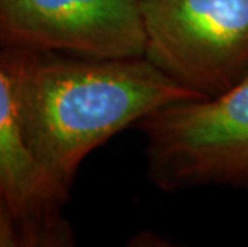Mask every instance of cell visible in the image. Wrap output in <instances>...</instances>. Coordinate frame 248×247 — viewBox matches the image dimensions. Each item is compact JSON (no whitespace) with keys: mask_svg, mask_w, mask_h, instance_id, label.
<instances>
[{"mask_svg":"<svg viewBox=\"0 0 248 247\" xmlns=\"http://www.w3.org/2000/svg\"><path fill=\"white\" fill-rule=\"evenodd\" d=\"M0 66L12 81L26 146L64 204L90 152L168 104L200 99L146 56L0 50Z\"/></svg>","mask_w":248,"mask_h":247,"instance_id":"obj_1","label":"cell"},{"mask_svg":"<svg viewBox=\"0 0 248 247\" xmlns=\"http://www.w3.org/2000/svg\"><path fill=\"white\" fill-rule=\"evenodd\" d=\"M138 127L147 178L159 190H248V77L219 97L168 104Z\"/></svg>","mask_w":248,"mask_h":247,"instance_id":"obj_2","label":"cell"},{"mask_svg":"<svg viewBox=\"0 0 248 247\" xmlns=\"http://www.w3.org/2000/svg\"><path fill=\"white\" fill-rule=\"evenodd\" d=\"M144 56L181 87L215 98L248 77V0H140Z\"/></svg>","mask_w":248,"mask_h":247,"instance_id":"obj_3","label":"cell"},{"mask_svg":"<svg viewBox=\"0 0 248 247\" xmlns=\"http://www.w3.org/2000/svg\"><path fill=\"white\" fill-rule=\"evenodd\" d=\"M0 50L94 60L144 56L140 0H0Z\"/></svg>","mask_w":248,"mask_h":247,"instance_id":"obj_4","label":"cell"},{"mask_svg":"<svg viewBox=\"0 0 248 247\" xmlns=\"http://www.w3.org/2000/svg\"><path fill=\"white\" fill-rule=\"evenodd\" d=\"M0 188L29 231L32 247L71 246L64 202L51 188L26 146L13 85L0 66Z\"/></svg>","mask_w":248,"mask_h":247,"instance_id":"obj_5","label":"cell"},{"mask_svg":"<svg viewBox=\"0 0 248 247\" xmlns=\"http://www.w3.org/2000/svg\"><path fill=\"white\" fill-rule=\"evenodd\" d=\"M0 247H32L29 231L0 188Z\"/></svg>","mask_w":248,"mask_h":247,"instance_id":"obj_6","label":"cell"}]
</instances>
